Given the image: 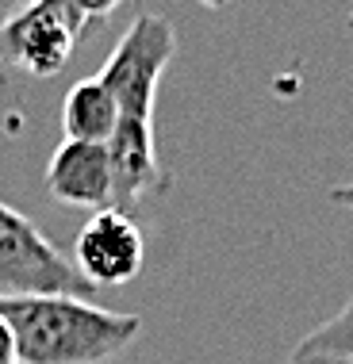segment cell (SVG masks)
<instances>
[{
    "mask_svg": "<svg viewBox=\"0 0 353 364\" xmlns=\"http://www.w3.org/2000/svg\"><path fill=\"white\" fill-rule=\"evenodd\" d=\"M0 318L19 364H104L142 330L139 314H115L81 295H0Z\"/></svg>",
    "mask_w": 353,
    "mask_h": 364,
    "instance_id": "1",
    "label": "cell"
},
{
    "mask_svg": "<svg viewBox=\"0 0 353 364\" xmlns=\"http://www.w3.org/2000/svg\"><path fill=\"white\" fill-rule=\"evenodd\" d=\"M176 58V31L158 12L135 16V23L123 31L115 50L107 54L104 70L96 73L112 88L120 104V119H154V96L158 81Z\"/></svg>",
    "mask_w": 353,
    "mask_h": 364,
    "instance_id": "2",
    "label": "cell"
},
{
    "mask_svg": "<svg viewBox=\"0 0 353 364\" xmlns=\"http://www.w3.org/2000/svg\"><path fill=\"white\" fill-rule=\"evenodd\" d=\"M88 31L70 0H27L0 23V65L27 77H54Z\"/></svg>",
    "mask_w": 353,
    "mask_h": 364,
    "instance_id": "3",
    "label": "cell"
},
{
    "mask_svg": "<svg viewBox=\"0 0 353 364\" xmlns=\"http://www.w3.org/2000/svg\"><path fill=\"white\" fill-rule=\"evenodd\" d=\"M93 291L38 226L0 200V295H81Z\"/></svg>",
    "mask_w": 353,
    "mask_h": 364,
    "instance_id": "4",
    "label": "cell"
},
{
    "mask_svg": "<svg viewBox=\"0 0 353 364\" xmlns=\"http://www.w3.org/2000/svg\"><path fill=\"white\" fill-rule=\"evenodd\" d=\"M70 261L93 291L120 288V284H131L142 272L146 238H142L139 223L131 219V211L104 208L81 226Z\"/></svg>",
    "mask_w": 353,
    "mask_h": 364,
    "instance_id": "5",
    "label": "cell"
},
{
    "mask_svg": "<svg viewBox=\"0 0 353 364\" xmlns=\"http://www.w3.org/2000/svg\"><path fill=\"white\" fill-rule=\"evenodd\" d=\"M46 192L65 208H93V211L112 208L115 181H112L107 146L65 139L46 161Z\"/></svg>",
    "mask_w": 353,
    "mask_h": 364,
    "instance_id": "6",
    "label": "cell"
},
{
    "mask_svg": "<svg viewBox=\"0 0 353 364\" xmlns=\"http://www.w3.org/2000/svg\"><path fill=\"white\" fill-rule=\"evenodd\" d=\"M107 157H112V181H115L112 208L131 211L142 196L165 188L158 146H154V119H120L115 134L107 139Z\"/></svg>",
    "mask_w": 353,
    "mask_h": 364,
    "instance_id": "7",
    "label": "cell"
},
{
    "mask_svg": "<svg viewBox=\"0 0 353 364\" xmlns=\"http://www.w3.org/2000/svg\"><path fill=\"white\" fill-rule=\"evenodd\" d=\"M120 123V104H115L112 88L100 77L93 81H77L62 100V131L70 142H100L107 146V139L115 134Z\"/></svg>",
    "mask_w": 353,
    "mask_h": 364,
    "instance_id": "8",
    "label": "cell"
},
{
    "mask_svg": "<svg viewBox=\"0 0 353 364\" xmlns=\"http://www.w3.org/2000/svg\"><path fill=\"white\" fill-rule=\"evenodd\" d=\"M292 357H338L353 360V299L338 314H330L322 326H315L307 338L296 346Z\"/></svg>",
    "mask_w": 353,
    "mask_h": 364,
    "instance_id": "9",
    "label": "cell"
},
{
    "mask_svg": "<svg viewBox=\"0 0 353 364\" xmlns=\"http://www.w3.org/2000/svg\"><path fill=\"white\" fill-rule=\"evenodd\" d=\"M77 12L85 16V23H96V19H107L115 12V8L123 4V0H70Z\"/></svg>",
    "mask_w": 353,
    "mask_h": 364,
    "instance_id": "10",
    "label": "cell"
},
{
    "mask_svg": "<svg viewBox=\"0 0 353 364\" xmlns=\"http://www.w3.org/2000/svg\"><path fill=\"white\" fill-rule=\"evenodd\" d=\"M0 364H19V353H16V338L8 330V322L0 318Z\"/></svg>",
    "mask_w": 353,
    "mask_h": 364,
    "instance_id": "11",
    "label": "cell"
},
{
    "mask_svg": "<svg viewBox=\"0 0 353 364\" xmlns=\"http://www.w3.org/2000/svg\"><path fill=\"white\" fill-rule=\"evenodd\" d=\"M330 203H338V208H349V211H353V181H349V184H338V188H330Z\"/></svg>",
    "mask_w": 353,
    "mask_h": 364,
    "instance_id": "12",
    "label": "cell"
},
{
    "mask_svg": "<svg viewBox=\"0 0 353 364\" xmlns=\"http://www.w3.org/2000/svg\"><path fill=\"white\" fill-rule=\"evenodd\" d=\"M288 364H353V360H338V357H292Z\"/></svg>",
    "mask_w": 353,
    "mask_h": 364,
    "instance_id": "13",
    "label": "cell"
}]
</instances>
